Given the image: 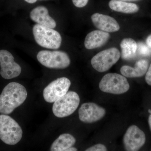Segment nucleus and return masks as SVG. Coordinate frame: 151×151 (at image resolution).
I'll list each match as a JSON object with an SVG mask.
<instances>
[{"label": "nucleus", "instance_id": "6e6552de", "mask_svg": "<svg viewBox=\"0 0 151 151\" xmlns=\"http://www.w3.org/2000/svg\"><path fill=\"white\" fill-rule=\"evenodd\" d=\"M70 84V81L66 77H61L52 81L44 89V99L47 103H54L66 94Z\"/></svg>", "mask_w": 151, "mask_h": 151}, {"label": "nucleus", "instance_id": "a878e982", "mask_svg": "<svg viewBox=\"0 0 151 151\" xmlns=\"http://www.w3.org/2000/svg\"><path fill=\"white\" fill-rule=\"evenodd\" d=\"M148 122L149 126H150V129L151 130V114H150V116H149Z\"/></svg>", "mask_w": 151, "mask_h": 151}, {"label": "nucleus", "instance_id": "20e7f679", "mask_svg": "<svg viewBox=\"0 0 151 151\" xmlns=\"http://www.w3.org/2000/svg\"><path fill=\"white\" fill-rule=\"evenodd\" d=\"M102 92L115 94H121L127 92L130 88L127 78L116 73L105 74L99 84Z\"/></svg>", "mask_w": 151, "mask_h": 151}, {"label": "nucleus", "instance_id": "4468645a", "mask_svg": "<svg viewBox=\"0 0 151 151\" xmlns=\"http://www.w3.org/2000/svg\"><path fill=\"white\" fill-rule=\"evenodd\" d=\"M30 17L38 24L53 29L56 27L55 21L49 14L47 9L43 6H39L32 9L30 13Z\"/></svg>", "mask_w": 151, "mask_h": 151}, {"label": "nucleus", "instance_id": "b1692460", "mask_svg": "<svg viewBox=\"0 0 151 151\" xmlns=\"http://www.w3.org/2000/svg\"><path fill=\"white\" fill-rule=\"evenodd\" d=\"M77 151V149L75 147H70L69 148L67 149V150H65V151Z\"/></svg>", "mask_w": 151, "mask_h": 151}, {"label": "nucleus", "instance_id": "39448f33", "mask_svg": "<svg viewBox=\"0 0 151 151\" xmlns=\"http://www.w3.org/2000/svg\"><path fill=\"white\" fill-rule=\"evenodd\" d=\"M79 103L80 98L77 93L73 91L67 92L54 102L52 112L58 118L67 117L75 112Z\"/></svg>", "mask_w": 151, "mask_h": 151}, {"label": "nucleus", "instance_id": "cd10ccee", "mask_svg": "<svg viewBox=\"0 0 151 151\" xmlns=\"http://www.w3.org/2000/svg\"><path fill=\"white\" fill-rule=\"evenodd\" d=\"M149 113H150V114H151V110H149Z\"/></svg>", "mask_w": 151, "mask_h": 151}, {"label": "nucleus", "instance_id": "2eb2a0df", "mask_svg": "<svg viewBox=\"0 0 151 151\" xmlns=\"http://www.w3.org/2000/svg\"><path fill=\"white\" fill-rule=\"evenodd\" d=\"M148 63L145 60H141L136 62L134 67L124 65L121 68V73L128 78L139 77L145 75L147 70Z\"/></svg>", "mask_w": 151, "mask_h": 151}, {"label": "nucleus", "instance_id": "9b49d317", "mask_svg": "<svg viewBox=\"0 0 151 151\" xmlns=\"http://www.w3.org/2000/svg\"><path fill=\"white\" fill-rule=\"evenodd\" d=\"M105 113V109L92 103H84L78 110L79 119L85 123L97 122L103 118Z\"/></svg>", "mask_w": 151, "mask_h": 151}, {"label": "nucleus", "instance_id": "6ab92c4d", "mask_svg": "<svg viewBox=\"0 0 151 151\" xmlns=\"http://www.w3.org/2000/svg\"><path fill=\"white\" fill-rule=\"evenodd\" d=\"M151 48L143 42H139L137 44V51L138 53L142 56H148L151 53Z\"/></svg>", "mask_w": 151, "mask_h": 151}, {"label": "nucleus", "instance_id": "aec40b11", "mask_svg": "<svg viewBox=\"0 0 151 151\" xmlns=\"http://www.w3.org/2000/svg\"><path fill=\"white\" fill-rule=\"evenodd\" d=\"M107 150V148L102 144H97L95 145L90 147L86 149V151H106Z\"/></svg>", "mask_w": 151, "mask_h": 151}, {"label": "nucleus", "instance_id": "4be33fe9", "mask_svg": "<svg viewBox=\"0 0 151 151\" xmlns=\"http://www.w3.org/2000/svg\"><path fill=\"white\" fill-rule=\"evenodd\" d=\"M145 80L147 84L151 86V63L149 67L148 70L146 73Z\"/></svg>", "mask_w": 151, "mask_h": 151}, {"label": "nucleus", "instance_id": "5701e85b", "mask_svg": "<svg viewBox=\"0 0 151 151\" xmlns=\"http://www.w3.org/2000/svg\"><path fill=\"white\" fill-rule=\"evenodd\" d=\"M146 43H147V46L151 49V34L147 38V40H146Z\"/></svg>", "mask_w": 151, "mask_h": 151}, {"label": "nucleus", "instance_id": "393cba45", "mask_svg": "<svg viewBox=\"0 0 151 151\" xmlns=\"http://www.w3.org/2000/svg\"><path fill=\"white\" fill-rule=\"evenodd\" d=\"M24 1L29 4H33V3H35L37 0H24Z\"/></svg>", "mask_w": 151, "mask_h": 151}, {"label": "nucleus", "instance_id": "f8f14e48", "mask_svg": "<svg viewBox=\"0 0 151 151\" xmlns=\"http://www.w3.org/2000/svg\"><path fill=\"white\" fill-rule=\"evenodd\" d=\"M93 24L100 30L107 32H113L120 29L118 22L112 17L99 13L93 14L91 17Z\"/></svg>", "mask_w": 151, "mask_h": 151}, {"label": "nucleus", "instance_id": "f257e3e1", "mask_svg": "<svg viewBox=\"0 0 151 151\" xmlns=\"http://www.w3.org/2000/svg\"><path fill=\"white\" fill-rule=\"evenodd\" d=\"M27 92L24 86L17 82L9 83L0 95V113L9 115L24 103Z\"/></svg>", "mask_w": 151, "mask_h": 151}, {"label": "nucleus", "instance_id": "f3484780", "mask_svg": "<svg viewBox=\"0 0 151 151\" xmlns=\"http://www.w3.org/2000/svg\"><path fill=\"white\" fill-rule=\"evenodd\" d=\"M122 49L121 56L122 59L129 60L136 55L137 44L132 38H127L123 39L120 44Z\"/></svg>", "mask_w": 151, "mask_h": 151}, {"label": "nucleus", "instance_id": "bb28decb", "mask_svg": "<svg viewBox=\"0 0 151 151\" xmlns=\"http://www.w3.org/2000/svg\"><path fill=\"white\" fill-rule=\"evenodd\" d=\"M121 1H137V0H121Z\"/></svg>", "mask_w": 151, "mask_h": 151}, {"label": "nucleus", "instance_id": "7ed1b4c3", "mask_svg": "<svg viewBox=\"0 0 151 151\" xmlns=\"http://www.w3.org/2000/svg\"><path fill=\"white\" fill-rule=\"evenodd\" d=\"M33 33L36 42L40 46L55 50L60 47L62 38L53 28L37 24L33 27Z\"/></svg>", "mask_w": 151, "mask_h": 151}, {"label": "nucleus", "instance_id": "ddd939ff", "mask_svg": "<svg viewBox=\"0 0 151 151\" xmlns=\"http://www.w3.org/2000/svg\"><path fill=\"white\" fill-rule=\"evenodd\" d=\"M109 33L102 30H94L86 35L84 46L87 49H93L103 46L110 38Z\"/></svg>", "mask_w": 151, "mask_h": 151}, {"label": "nucleus", "instance_id": "423d86ee", "mask_svg": "<svg viewBox=\"0 0 151 151\" xmlns=\"http://www.w3.org/2000/svg\"><path fill=\"white\" fill-rule=\"evenodd\" d=\"M37 58L41 64L48 68L63 69L70 64L69 56L63 51L41 50L38 53Z\"/></svg>", "mask_w": 151, "mask_h": 151}, {"label": "nucleus", "instance_id": "9d476101", "mask_svg": "<svg viewBox=\"0 0 151 151\" xmlns=\"http://www.w3.org/2000/svg\"><path fill=\"white\" fill-rule=\"evenodd\" d=\"M123 141L126 150L138 151L145 143V135L139 127L132 125L127 130Z\"/></svg>", "mask_w": 151, "mask_h": 151}, {"label": "nucleus", "instance_id": "0eeeda50", "mask_svg": "<svg viewBox=\"0 0 151 151\" xmlns=\"http://www.w3.org/2000/svg\"><path fill=\"white\" fill-rule=\"evenodd\" d=\"M121 56V52L116 47L107 49L94 55L91 60V64L98 72H105L118 62Z\"/></svg>", "mask_w": 151, "mask_h": 151}, {"label": "nucleus", "instance_id": "f03ea898", "mask_svg": "<svg viewBox=\"0 0 151 151\" xmlns=\"http://www.w3.org/2000/svg\"><path fill=\"white\" fill-rule=\"evenodd\" d=\"M23 132L15 120L5 114L0 115V139L7 145H14L21 140Z\"/></svg>", "mask_w": 151, "mask_h": 151}, {"label": "nucleus", "instance_id": "a211bd4d", "mask_svg": "<svg viewBox=\"0 0 151 151\" xmlns=\"http://www.w3.org/2000/svg\"><path fill=\"white\" fill-rule=\"evenodd\" d=\"M109 6L113 10L125 14L134 13L139 10V7L136 4L119 0H111Z\"/></svg>", "mask_w": 151, "mask_h": 151}, {"label": "nucleus", "instance_id": "1a4fd4ad", "mask_svg": "<svg viewBox=\"0 0 151 151\" xmlns=\"http://www.w3.org/2000/svg\"><path fill=\"white\" fill-rule=\"evenodd\" d=\"M0 74L5 79L16 78L21 73V67L15 62L12 55L4 50H0Z\"/></svg>", "mask_w": 151, "mask_h": 151}, {"label": "nucleus", "instance_id": "412c9836", "mask_svg": "<svg viewBox=\"0 0 151 151\" xmlns=\"http://www.w3.org/2000/svg\"><path fill=\"white\" fill-rule=\"evenodd\" d=\"M89 0H72L73 4L78 8L84 7L87 4Z\"/></svg>", "mask_w": 151, "mask_h": 151}, {"label": "nucleus", "instance_id": "dca6fc26", "mask_svg": "<svg viewBox=\"0 0 151 151\" xmlns=\"http://www.w3.org/2000/svg\"><path fill=\"white\" fill-rule=\"evenodd\" d=\"M76 140L72 135L69 134L60 135L53 142L50 147L51 151H65L74 145Z\"/></svg>", "mask_w": 151, "mask_h": 151}]
</instances>
